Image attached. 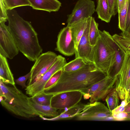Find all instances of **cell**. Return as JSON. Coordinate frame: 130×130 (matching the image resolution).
<instances>
[{"label":"cell","mask_w":130,"mask_h":130,"mask_svg":"<svg viewBox=\"0 0 130 130\" xmlns=\"http://www.w3.org/2000/svg\"><path fill=\"white\" fill-rule=\"evenodd\" d=\"M7 12L8 26L19 51L30 61H35L43 51L37 32L16 10H7Z\"/></svg>","instance_id":"cell-1"},{"label":"cell","mask_w":130,"mask_h":130,"mask_svg":"<svg viewBox=\"0 0 130 130\" xmlns=\"http://www.w3.org/2000/svg\"><path fill=\"white\" fill-rule=\"evenodd\" d=\"M107 76V74L98 69L94 63H87L75 71L67 72L63 70L56 83L44 91L47 94L54 95L62 92L79 90L87 88Z\"/></svg>","instance_id":"cell-2"},{"label":"cell","mask_w":130,"mask_h":130,"mask_svg":"<svg viewBox=\"0 0 130 130\" xmlns=\"http://www.w3.org/2000/svg\"><path fill=\"white\" fill-rule=\"evenodd\" d=\"M0 100L2 106L11 113L30 119L39 114L30 103L28 97L15 86H8L0 81Z\"/></svg>","instance_id":"cell-3"},{"label":"cell","mask_w":130,"mask_h":130,"mask_svg":"<svg viewBox=\"0 0 130 130\" xmlns=\"http://www.w3.org/2000/svg\"><path fill=\"white\" fill-rule=\"evenodd\" d=\"M100 36L94 46V64L97 68L107 74L115 54L114 40L105 30H100Z\"/></svg>","instance_id":"cell-4"},{"label":"cell","mask_w":130,"mask_h":130,"mask_svg":"<svg viewBox=\"0 0 130 130\" xmlns=\"http://www.w3.org/2000/svg\"><path fill=\"white\" fill-rule=\"evenodd\" d=\"M117 42L125 52L124 59L120 71L116 76L115 90L119 98L126 99L130 82V38L121 37Z\"/></svg>","instance_id":"cell-5"},{"label":"cell","mask_w":130,"mask_h":130,"mask_svg":"<svg viewBox=\"0 0 130 130\" xmlns=\"http://www.w3.org/2000/svg\"><path fill=\"white\" fill-rule=\"evenodd\" d=\"M116 79V76L112 78L107 76L102 80L80 91L84 99H90L91 103L101 100L104 101L108 94L115 88Z\"/></svg>","instance_id":"cell-6"},{"label":"cell","mask_w":130,"mask_h":130,"mask_svg":"<svg viewBox=\"0 0 130 130\" xmlns=\"http://www.w3.org/2000/svg\"><path fill=\"white\" fill-rule=\"evenodd\" d=\"M75 117L76 120L79 121H105L113 119L108 108L98 101L85 104L82 111Z\"/></svg>","instance_id":"cell-7"},{"label":"cell","mask_w":130,"mask_h":130,"mask_svg":"<svg viewBox=\"0 0 130 130\" xmlns=\"http://www.w3.org/2000/svg\"><path fill=\"white\" fill-rule=\"evenodd\" d=\"M67 63L64 57L58 55L55 62L40 79L27 85L25 89L26 94L30 97H34L44 93V87L47 81L56 72L62 69Z\"/></svg>","instance_id":"cell-8"},{"label":"cell","mask_w":130,"mask_h":130,"mask_svg":"<svg viewBox=\"0 0 130 130\" xmlns=\"http://www.w3.org/2000/svg\"><path fill=\"white\" fill-rule=\"evenodd\" d=\"M57 56L55 53L51 51L41 54L31 67L27 85L40 79L55 62Z\"/></svg>","instance_id":"cell-9"},{"label":"cell","mask_w":130,"mask_h":130,"mask_svg":"<svg viewBox=\"0 0 130 130\" xmlns=\"http://www.w3.org/2000/svg\"><path fill=\"white\" fill-rule=\"evenodd\" d=\"M94 2L92 0H79L71 13L67 15V26L72 25L92 15L95 11Z\"/></svg>","instance_id":"cell-10"},{"label":"cell","mask_w":130,"mask_h":130,"mask_svg":"<svg viewBox=\"0 0 130 130\" xmlns=\"http://www.w3.org/2000/svg\"><path fill=\"white\" fill-rule=\"evenodd\" d=\"M5 21H0V54L10 59L17 56L19 50Z\"/></svg>","instance_id":"cell-11"},{"label":"cell","mask_w":130,"mask_h":130,"mask_svg":"<svg viewBox=\"0 0 130 130\" xmlns=\"http://www.w3.org/2000/svg\"><path fill=\"white\" fill-rule=\"evenodd\" d=\"M83 96V93L80 91L62 92L53 96L51 106L57 110H65L78 104Z\"/></svg>","instance_id":"cell-12"},{"label":"cell","mask_w":130,"mask_h":130,"mask_svg":"<svg viewBox=\"0 0 130 130\" xmlns=\"http://www.w3.org/2000/svg\"><path fill=\"white\" fill-rule=\"evenodd\" d=\"M91 17H90L88 19L87 24L75 51V58H81L87 63H94V46L91 45L88 37Z\"/></svg>","instance_id":"cell-13"},{"label":"cell","mask_w":130,"mask_h":130,"mask_svg":"<svg viewBox=\"0 0 130 130\" xmlns=\"http://www.w3.org/2000/svg\"><path fill=\"white\" fill-rule=\"evenodd\" d=\"M56 51L67 56L75 54V45L70 27L67 26L61 29L57 36Z\"/></svg>","instance_id":"cell-14"},{"label":"cell","mask_w":130,"mask_h":130,"mask_svg":"<svg viewBox=\"0 0 130 130\" xmlns=\"http://www.w3.org/2000/svg\"><path fill=\"white\" fill-rule=\"evenodd\" d=\"M114 46L115 54L107 73V76L112 78L115 77L120 71L125 55L124 50L114 40Z\"/></svg>","instance_id":"cell-15"},{"label":"cell","mask_w":130,"mask_h":130,"mask_svg":"<svg viewBox=\"0 0 130 130\" xmlns=\"http://www.w3.org/2000/svg\"><path fill=\"white\" fill-rule=\"evenodd\" d=\"M27 0L33 9L49 12L58 11L61 5V3L58 0Z\"/></svg>","instance_id":"cell-16"},{"label":"cell","mask_w":130,"mask_h":130,"mask_svg":"<svg viewBox=\"0 0 130 130\" xmlns=\"http://www.w3.org/2000/svg\"><path fill=\"white\" fill-rule=\"evenodd\" d=\"M0 79L4 83L15 85L13 75L9 67L7 58L0 54Z\"/></svg>","instance_id":"cell-17"},{"label":"cell","mask_w":130,"mask_h":130,"mask_svg":"<svg viewBox=\"0 0 130 130\" xmlns=\"http://www.w3.org/2000/svg\"><path fill=\"white\" fill-rule=\"evenodd\" d=\"M28 98L30 103L39 114L40 116L54 118L59 115L57 109L53 107L51 105L40 104L36 101L34 97H28Z\"/></svg>","instance_id":"cell-18"},{"label":"cell","mask_w":130,"mask_h":130,"mask_svg":"<svg viewBox=\"0 0 130 130\" xmlns=\"http://www.w3.org/2000/svg\"><path fill=\"white\" fill-rule=\"evenodd\" d=\"M84 104L79 103L63 112L58 116L52 118H47L42 116H39L42 120L48 121H55L61 120L68 119L75 117L81 112L85 105Z\"/></svg>","instance_id":"cell-19"},{"label":"cell","mask_w":130,"mask_h":130,"mask_svg":"<svg viewBox=\"0 0 130 130\" xmlns=\"http://www.w3.org/2000/svg\"><path fill=\"white\" fill-rule=\"evenodd\" d=\"M89 18L70 27L72 36L75 43V51L77 49L79 41L83 34Z\"/></svg>","instance_id":"cell-20"},{"label":"cell","mask_w":130,"mask_h":130,"mask_svg":"<svg viewBox=\"0 0 130 130\" xmlns=\"http://www.w3.org/2000/svg\"><path fill=\"white\" fill-rule=\"evenodd\" d=\"M95 11L98 18L106 23L110 22L112 16L110 13L107 0H98Z\"/></svg>","instance_id":"cell-21"},{"label":"cell","mask_w":130,"mask_h":130,"mask_svg":"<svg viewBox=\"0 0 130 130\" xmlns=\"http://www.w3.org/2000/svg\"><path fill=\"white\" fill-rule=\"evenodd\" d=\"M98 24L96 22L94 18L91 17L89 29L88 37L91 45L94 46L100 36V30L98 29Z\"/></svg>","instance_id":"cell-22"},{"label":"cell","mask_w":130,"mask_h":130,"mask_svg":"<svg viewBox=\"0 0 130 130\" xmlns=\"http://www.w3.org/2000/svg\"><path fill=\"white\" fill-rule=\"evenodd\" d=\"M87 63L82 58H76L69 62L67 63L62 70L63 71L67 72L75 71L82 68Z\"/></svg>","instance_id":"cell-23"},{"label":"cell","mask_w":130,"mask_h":130,"mask_svg":"<svg viewBox=\"0 0 130 130\" xmlns=\"http://www.w3.org/2000/svg\"><path fill=\"white\" fill-rule=\"evenodd\" d=\"M119 98L117 91L114 88L107 95L105 99L108 108L112 111L119 106Z\"/></svg>","instance_id":"cell-24"},{"label":"cell","mask_w":130,"mask_h":130,"mask_svg":"<svg viewBox=\"0 0 130 130\" xmlns=\"http://www.w3.org/2000/svg\"><path fill=\"white\" fill-rule=\"evenodd\" d=\"M129 0H126L123 6L118 12L119 28L123 32L125 29V23Z\"/></svg>","instance_id":"cell-25"},{"label":"cell","mask_w":130,"mask_h":130,"mask_svg":"<svg viewBox=\"0 0 130 130\" xmlns=\"http://www.w3.org/2000/svg\"><path fill=\"white\" fill-rule=\"evenodd\" d=\"M7 10L14 9L18 7L30 6V4L27 0H3Z\"/></svg>","instance_id":"cell-26"},{"label":"cell","mask_w":130,"mask_h":130,"mask_svg":"<svg viewBox=\"0 0 130 130\" xmlns=\"http://www.w3.org/2000/svg\"><path fill=\"white\" fill-rule=\"evenodd\" d=\"M53 95L47 94L44 93L42 94L34 97L36 101L39 104L44 105H50L52 98Z\"/></svg>","instance_id":"cell-27"},{"label":"cell","mask_w":130,"mask_h":130,"mask_svg":"<svg viewBox=\"0 0 130 130\" xmlns=\"http://www.w3.org/2000/svg\"><path fill=\"white\" fill-rule=\"evenodd\" d=\"M63 70H60L54 74L46 83L44 88V91L50 89L57 82Z\"/></svg>","instance_id":"cell-28"},{"label":"cell","mask_w":130,"mask_h":130,"mask_svg":"<svg viewBox=\"0 0 130 130\" xmlns=\"http://www.w3.org/2000/svg\"><path fill=\"white\" fill-rule=\"evenodd\" d=\"M121 34L126 37L130 38V0H129V2L125 30Z\"/></svg>","instance_id":"cell-29"},{"label":"cell","mask_w":130,"mask_h":130,"mask_svg":"<svg viewBox=\"0 0 130 130\" xmlns=\"http://www.w3.org/2000/svg\"><path fill=\"white\" fill-rule=\"evenodd\" d=\"M31 73L30 71L25 75L19 77L15 80V83L19 85L23 88H26L27 86L26 85V82L29 78Z\"/></svg>","instance_id":"cell-30"},{"label":"cell","mask_w":130,"mask_h":130,"mask_svg":"<svg viewBox=\"0 0 130 130\" xmlns=\"http://www.w3.org/2000/svg\"><path fill=\"white\" fill-rule=\"evenodd\" d=\"M110 13L112 16L115 15L118 12V0H107Z\"/></svg>","instance_id":"cell-31"},{"label":"cell","mask_w":130,"mask_h":130,"mask_svg":"<svg viewBox=\"0 0 130 130\" xmlns=\"http://www.w3.org/2000/svg\"><path fill=\"white\" fill-rule=\"evenodd\" d=\"M7 19V10L3 0H0V21L6 22Z\"/></svg>","instance_id":"cell-32"},{"label":"cell","mask_w":130,"mask_h":130,"mask_svg":"<svg viewBox=\"0 0 130 130\" xmlns=\"http://www.w3.org/2000/svg\"><path fill=\"white\" fill-rule=\"evenodd\" d=\"M126 0H118V12L123 6Z\"/></svg>","instance_id":"cell-33"},{"label":"cell","mask_w":130,"mask_h":130,"mask_svg":"<svg viewBox=\"0 0 130 130\" xmlns=\"http://www.w3.org/2000/svg\"><path fill=\"white\" fill-rule=\"evenodd\" d=\"M125 106L121 104L120 105H119L112 111V114L120 112V111L121 109Z\"/></svg>","instance_id":"cell-34"},{"label":"cell","mask_w":130,"mask_h":130,"mask_svg":"<svg viewBox=\"0 0 130 130\" xmlns=\"http://www.w3.org/2000/svg\"><path fill=\"white\" fill-rule=\"evenodd\" d=\"M123 112L130 113V100L127 102V105L125 106Z\"/></svg>","instance_id":"cell-35"},{"label":"cell","mask_w":130,"mask_h":130,"mask_svg":"<svg viewBox=\"0 0 130 130\" xmlns=\"http://www.w3.org/2000/svg\"><path fill=\"white\" fill-rule=\"evenodd\" d=\"M126 100L127 102L130 100V82L128 90L127 97Z\"/></svg>","instance_id":"cell-36"},{"label":"cell","mask_w":130,"mask_h":130,"mask_svg":"<svg viewBox=\"0 0 130 130\" xmlns=\"http://www.w3.org/2000/svg\"><path fill=\"white\" fill-rule=\"evenodd\" d=\"M126 120H130V113L126 112Z\"/></svg>","instance_id":"cell-37"}]
</instances>
